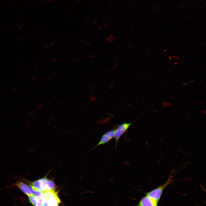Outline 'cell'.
<instances>
[{"instance_id": "1", "label": "cell", "mask_w": 206, "mask_h": 206, "mask_svg": "<svg viewBox=\"0 0 206 206\" xmlns=\"http://www.w3.org/2000/svg\"><path fill=\"white\" fill-rule=\"evenodd\" d=\"M174 170L171 172L167 181L163 185L146 193V195L158 202L159 201L163 193L169 185L171 184L174 180L173 177L176 173H175Z\"/></svg>"}, {"instance_id": "9", "label": "cell", "mask_w": 206, "mask_h": 206, "mask_svg": "<svg viewBox=\"0 0 206 206\" xmlns=\"http://www.w3.org/2000/svg\"><path fill=\"white\" fill-rule=\"evenodd\" d=\"M47 187L48 190H54L55 185L54 183L51 181L48 180Z\"/></svg>"}, {"instance_id": "4", "label": "cell", "mask_w": 206, "mask_h": 206, "mask_svg": "<svg viewBox=\"0 0 206 206\" xmlns=\"http://www.w3.org/2000/svg\"><path fill=\"white\" fill-rule=\"evenodd\" d=\"M48 180L46 178H42L32 182L31 185L34 189L43 192L48 190Z\"/></svg>"}, {"instance_id": "3", "label": "cell", "mask_w": 206, "mask_h": 206, "mask_svg": "<svg viewBox=\"0 0 206 206\" xmlns=\"http://www.w3.org/2000/svg\"><path fill=\"white\" fill-rule=\"evenodd\" d=\"M132 123L133 122L123 123L119 125L115 129V133L114 137L115 140V149H116L118 142L120 138L128 130Z\"/></svg>"}, {"instance_id": "5", "label": "cell", "mask_w": 206, "mask_h": 206, "mask_svg": "<svg viewBox=\"0 0 206 206\" xmlns=\"http://www.w3.org/2000/svg\"><path fill=\"white\" fill-rule=\"evenodd\" d=\"M115 133V129L109 130L104 134L97 144L93 148L101 145L104 144L114 138Z\"/></svg>"}, {"instance_id": "6", "label": "cell", "mask_w": 206, "mask_h": 206, "mask_svg": "<svg viewBox=\"0 0 206 206\" xmlns=\"http://www.w3.org/2000/svg\"><path fill=\"white\" fill-rule=\"evenodd\" d=\"M158 202L146 195L140 200L136 206H158Z\"/></svg>"}, {"instance_id": "7", "label": "cell", "mask_w": 206, "mask_h": 206, "mask_svg": "<svg viewBox=\"0 0 206 206\" xmlns=\"http://www.w3.org/2000/svg\"><path fill=\"white\" fill-rule=\"evenodd\" d=\"M16 185L23 193L28 196L32 194L28 186L22 181H18Z\"/></svg>"}, {"instance_id": "11", "label": "cell", "mask_w": 206, "mask_h": 206, "mask_svg": "<svg viewBox=\"0 0 206 206\" xmlns=\"http://www.w3.org/2000/svg\"><path fill=\"white\" fill-rule=\"evenodd\" d=\"M36 206H43V205H36Z\"/></svg>"}, {"instance_id": "8", "label": "cell", "mask_w": 206, "mask_h": 206, "mask_svg": "<svg viewBox=\"0 0 206 206\" xmlns=\"http://www.w3.org/2000/svg\"><path fill=\"white\" fill-rule=\"evenodd\" d=\"M30 202L34 206H36L37 203L36 197L33 194L28 196Z\"/></svg>"}, {"instance_id": "10", "label": "cell", "mask_w": 206, "mask_h": 206, "mask_svg": "<svg viewBox=\"0 0 206 206\" xmlns=\"http://www.w3.org/2000/svg\"><path fill=\"white\" fill-rule=\"evenodd\" d=\"M12 90L14 92H15L17 91V89L15 87H13L12 88Z\"/></svg>"}, {"instance_id": "2", "label": "cell", "mask_w": 206, "mask_h": 206, "mask_svg": "<svg viewBox=\"0 0 206 206\" xmlns=\"http://www.w3.org/2000/svg\"><path fill=\"white\" fill-rule=\"evenodd\" d=\"M42 193L43 206H59L61 201L54 190H47Z\"/></svg>"}]
</instances>
